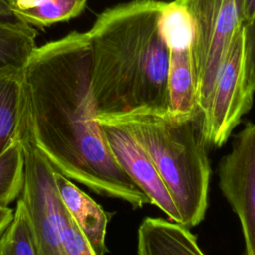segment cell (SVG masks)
<instances>
[{
	"instance_id": "cell-5",
	"label": "cell",
	"mask_w": 255,
	"mask_h": 255,
	"mask_svg": "<svg viewBox=\"0 0 255 255\" xmlns=\"http://www.w3.org/2000/svg\"><path fill=\"white\" fill-rule=\"evenodd\" d=\"M183 2L193 23L197 106L204 116L228 46L244 24L243 0H183Z\"/></svg>"
},
{
	"instance_id": "cell-9",
	"label": "cell",
	"mask_w": 255,
	"mask_h": 255,
	"mask_svg": "<svg viewBox=\"0 0 255 255\" xmlns=\"http://www.w3.org/2000/svg\"><path fill=\"white\" fill-rule=\"evenodd\" d=\"M109 150L118 165L148 196L150 203L180 224V214L154 164L130 131L122 124L96 117Z\"/></svg>"
},
{
	"instance_id": "cell-16",
	"label": "cell",
	"mask_w": 255,
	"mask_h": 255,
	"mask_svg": "<svg viewBox=\"0 0 255 255\" xmlns=\"http://www.w3.org/2000/svg\"><path fill=\"white\" fill-rule=\"evenodd\" d=\"M24 148L22 137L0 153V204L8 206L20 196L24 183Z\"/></svg>"
},
{
	"instance_id": "cell-20",
	"label": "cell",
	"mask_w": 255,
	"mask_h": 255,
	"mask_svg": "<svg viewBox=\"0 0 255 255\" xmlns=\"http://www.w3.org/2000/svg\"><path fill=\"white\" fill-rule=\"evenodd\" d=\"M7 17H13L10 6L3 0H0V18H7Z\"/></svg>"
},
{
	"instance_id": "cell-3",
	"label": "cell",
	"mask_w": 255,
	"mask_h": 255,
	"mask_svg": "<svg viewBox=\"0 0 255 255\" xmlns=\"http://www.w3.org/2000/svg\"><path fill=\"white\" fill-rule=\"evenodd\" d=\"M125 126L154 164L180 214V224L190 228L207 208L210 164L204 116L174 118L168 112L134 111L117 116H97Z\"/></svg>"
},
{
	"instance_id": "cell-13",
	"label": "cell",
	"mask_w": 255,
	"mask_h": 255,
	"mask_svg": "<svg viewBox=\"0 0 255 255\" xmlns=\"http://www.w3.org/2000/svg\"><path fill=\"white\" fill-rule=\"evenodd\" d=\"M24 128L23 71L0 79V153L22 135Z\"/></svg>"
},
{
	"instance_id": "cell-1",
	"label": "cell",
	"mask_w": 255,
	"mask_h": 255,
	"mask_svg": "<svg viewBox=\"0 0 255 255\" xmlns=\"http://www.w3.org/2000/svg\"><path fill=\"white\" fill-rule=\"evenodd\" d=\"M23 92L22 134L56 170L134 207L150 203L112 156L97 122L86 32L36 48L23 70Z\"/></svg>"
},
{
	"instance_id": "cell-4",
	"label": "cell",
	"mask_w": 255,
	"mask_h": 255,
	"mask_svg": "<svg viewBox=\"0 0 255 255\" xmlns=\"http://www.w3.org/2000/svg\"><path fill=\"white\" fill-rule=\"evenodd\" d=\"M21 137L25 167L19 197L26 205L39 255H96L59 196L55 168L25 134Z\"/></svg>"
},
{
	"instance_id": "cell-2",
	"label": "cell",
	"mask_w": 255,
	"mask_h": 255,
	"mask_svg": "<svg viewBox=\"0 0 255 255\" xmlns=\"http://www.w3.org/2000/svg\"><path fill=\"white\" fill-rule=\"evenodd\" d=\"M164 5L159 0L116 5L86 32L97 116L168 112L169 51L160 29Z\"/></svg>"
},
{
	"instance_id": "cell-12",
	"label": "cell",
	"mask_w": 255,
	"mask_h": 255,
	"mask_svg": "<svg viewBox=\"0 0 255 255\" xmlns=\"http://www.w3.org/2000/svg\"><path fill=\"white\" fill-rule=\"evenodd\" d=\"M0 18V79L21 73L36 47L35 29Z\"/></svg>"
},
{
	"instance_id": "cell-10",
	"label": "cell",
	"mask_w": 255,
	"mask_h": 255,
	"mask_svg": "<svg viewBox=\"0 0 255 255\" xmlns=\"http://www.w3.org/2000/svg\"><path fill=\"white\" fill-rule=\"evenodd\" d=\"M59 196L89 241L96 255H104L109 215L92 197L75 185L68 177L54 170Z\"/></svg>"
},
{
	"instance_id": "cell-15",
	"label": "cell",
	"mask_w": 255,
	"mask_h": 255,
	"mask_svg": "<svg viewBox=\"0 0 255 255\" xmlns=\"http://www.w3.org/2000/svg\"><path fill=\"white\" fill-rule=\"evenodd\" d=\"M0 255H39L29 214L20 197L11 222L0 236Z\"/></svg>"
},
{
	"instance_id": "cell-8",
	"label": "cell",
	"mask_w": 255,
	"mask_h": 255,
	"mask_svg": "<svg viewBox=\"0 0 255 255\" xmlns=\"http://www.w3.org/2000/svg\"><path fill=\"white\" fill-rule=\"evenodd\" d=\"M219 186L237 214L245 255H255V124L247 123L235 135L232 148L218 166Z\"/></svg>"
},
{
	"instance_id": "cell-11",
	"label": "cell",
	"mask_w": 255,
	"mask_h": 255,
	"mask_svg": "<svg viewBox=\"0 0 255 255\" xmlns=\"http://www.w3.org/2000/svg\"><path fill=\"white\" fill-rule=\"evenodd\" d=\"M137 251L138 255H205L187 227L153 217L139 225Z\"/></svg>"
},
{
	"instance_id": "cell-19",
	"label": "cell",
	"mask_w": 255,
	"mask_h": 255,
	"mask_svg": "<svg viewBox=\"0 0 255 255\" xmlns=\"http://www.w3.org/2000/svg\"><path fill=\"white\" fill-rule=\"evenodd\" d=\"M255 16V0H243L244 23H247Z\"/></svg>"
},
{
	"instance_id": "cell-14",
	"label": "cell",
	"mask_w": 255,
	"mask_h": 255,
	"mask_svg": "<svg viewBox=\"0 0 255 255\" xmlns=\"http://www.w3.org/2000/svg\"><path fill=\"white\" fill-rule=\"evenodd\" d=\"M88 0H15L10 5L12 16L31 27H48L77 17Z\"/></svg>"
},
{
	"instance_id": "cell-21",
	"label": "cell",
	"mask_w": 255,
	"mask_h": 255,
	"mask_svg": "<svg viewBox=\"0 0 255 255\" xmlns=\"http://www.w3.org/2000/svg\"><path fill=\"white\" fill-rule=\"evenodd\" d=\"M3 1H4V2H6V3L10 6L11 4H13V2H14L15 0H3Z\"/></svg>"
},
{
	"instance_id": "cell-17",
	"label": "cell",
	"mask_w": 255,
	"mask_h": 255,
	"mask_svg": "<svg viewBox=\"0 0 255 255\" xmlns=\"http://www.w3.org/2000/svg\"><path fill=\"white\" fill-rule=\"evenodd\" d=\"M244 34L247 67L251 84L255 91V16L247 23H244Z\"/></svg>"
},
{
	"instance_id": "cell-7",
	"label": "cell",
	"mask_w": 255,
	"mask_h": 255,
	"mask_svg": "<svg viewBox=\"0 0 255 255\" xmlns=\"http://www.w3.org/2000/svg\"><path fill=\"white\" fill-rule=\"evenodd\" d=\"M160 29L169 51L168 114L174 118L189 117L199 108L193 57L194 29L183 0L165 2Z\"/></svg>"
},
{
	"instance_id": "cell-6",
	"label": "cell",
	"mask_w": 255,
	"mask_h": 255,
	"mask_svg": "<svg viewBox=\"0 0 255 255\" xmlns=\"http://www.w3.org/2000/svg\"><path fill=\"white\" fill-rule=\"evenodd\" d=\"M255 91L252 87L245 52L244 24L226 51L204 114L209 145H223L242 116L249 112Z\"/></svg>"
},
{
	"instance_id": "cell-18",
	"label": "cell",
	"mask_w": 255,
	"mask_h": 255,
	"mask_svg": "<svg viewBox=\"0 0 255 255\" xmlns=\"http://www.w3.org/2000/svg\"><path fill=\"white\" fill-rule=\"evenodd\" d=\"M13 213L14 211L12 208L0 204V236L11 222L13 218Z\"/></svg>"
}]
</instances>
